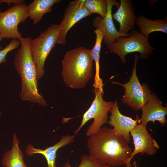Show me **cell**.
I'll return each mask as SVG.
<instances>
[{
	"label": "cell",
	"instance_id": "6da1fadb",
	"mask_svg": "<svg viewBox=\"0 0 167 167\" xmlns=\"http://www.w3.org/2000/svg\"><path fill=\"white\" fill-rule=\"evenodd\" d=\"M89 137L87 145L89 156L100 165L132 167L130 159L132 149L113 129L103 127Z\"/></svg>",
	"mask_w": 167,
	"mask_h": 167
},
{
	"label": "cell",
	"instance_id": "7a4b0ae2",
	"mask_svg": "<svg viewBox=\"0 0 167 167\" xmlns=\"http://www.w3.org/2000/svg\"><path fill=\"white\" fill-rule=\"evenodd\" d=\"M31 39L22 37L19 39L20 46L15 56L14 64L21 81L19 96L24 101L45 106L46 101L38 89L36 70L30 50Z\"/></svg>",
	"mask_w": 167,
	"mask_h": 167
},
{
	"label": "cell",
	"instance_id": "3957f363",
	"mask_svg": "<svg viewBox=\"0 0 167 167\" xmlns=\"http://www.w3.org/2000/svg\"><path fill=\"white\" fill-rule=\"evenodd\" d=\"M93 60L91 50L83 46L70 50L62 61V75L71 89L84 88L92 77Z\"/></svg>",
	"mask_w": 167,
	"mask_h": 167
},
{
	"label": "cell",
	"instance_id": "277c9868",
	"mask_svg": "<svg viewBox=\"0 0 167 167\" xmlns=\"http://www.w3.org/2000/svg\"><path fill=\"white\" fill-rule=\"evenodd\" d=\"M128 37L120 36L114 43L107 45L109 52L117 54L122 62L126 64L125 56L134 52L140 53V58L147 59L149 55L153 54L156 49L149 42V35L145 36L135 29L130 32Z\"/></svg>",
	"mask_w": 167,
	"mask_h": 167
},
{
	"label": "cell",
	"instance_id": "5b68a950",
	"mask_svg": "<svg viewBox=\"0 0 167 167\" xmlns=\"http://www.w3.org/2000/svg\"><path fill=\"white\" fill-rule=\"evenodd\" d=\"M58 36V25L53 24L37 37L30 41L32 57L35 65L38 80L45 73V60L56 43Z\"/></svg>",
	"mask_w": 167,
	"mask_h": 167
},
{
	"label": "cell",
	"instance_id": "8992f818",
	"mask_svg": "<svg viewBox=\"0 0 167 167\" xmlns=\"http://www.w3.org/2000/svg\"><path fill=\"white\" fill-rule=\"evenodd\" d=\"M139 58L138 55H134V66L128 82L123 84L112 82V84H118L125 88V94L122 99V102L135 111L140 110L146 104L152 94L147 84H141L138 78L136 67Z\"/></svg>",
	"mask_w": 167,
	"mask_h": 167
},
{
	"label": "cell",
	"instance_id": "52a82bcc",
	"mask_svg": "<svg viewBox=\"0 0 167 167\" xmlns=\"http://www.w3.org/2000/svg\"><path fill=\"white\" fill-rule=\"evenodd\" d=\"M92 92L95 95L94 99L84 114L80 125L75 131V134L91 119L93 118L94 121L87 130L86 135L88 137L96 133L103 125L108 122V114L112 109L113 102L105 101L103 98V94L97 88H94Z\"/></svg>",
	"mask_w": 167,
	"mask_h": 167
},
{
	"label": "cell",
	"instance_id": "ba28073f",
	"mask_svg": "<svg viewBox=\"0 0 167 167\" xmlns=\"http://www.w3.org/2000/svg\"><path fill=\"white\" fill-rule=\"evenodd\" d=\"M28 17V6L25 4L14 5L5 11H0V33L3 38L19 40L22 37L18 25Z\"/></svg>",
	"mask_w": 167,
	"mask_h": 167
},
{
	"label": "cell",
	"instance_id": "9c48e42d",
	"mask_svg": "<svg viewBox=\"0 0 167 167\" xmlns=\"http://www.w3.org/2000/svg\"><path fill=\"white\" fill-rule=\"evenodd\" d=\"M84 2L85 0H75L68 4L62 19L58 25L57 43L65 44L66 35L69 30L79 20L92 14L86 7Z\"/></svg>",
	"mask_w": 167,
	"mask_h": 167
},
{
	"label": "cell",
	"instance_id": "30bf717a",
	"mask_svg": "<svg viewBox=\"0 0 167 167\" xmlns=\"http://www.w3.org/2000/svg\"><path fill=\"white\" fill-rule=\"evenodd\" d=\"M134 145V151L131 153L130 160L138 153L149 156L154 155L160 149L156 141L148 133L146 126L141 123L137 125L130 132Z\"/></svg>",
	"mask_w": 167,
	"mask_h": 167
},
{
	"label": "cell",
	"instance_id": "8fae6325",
	"mask_svg": "<svg viewBox=\"0 0 167 167\" xmlns=\"http://www.w3.org/2000/svg\"><path fill=\"white\" fill-rule=\"evenodd\" d=\"M107 11L105 17L103 18L100 15L95 17L92 21L93 26L99 29L103 35V41L106 45L115 42L121 36L128 37L119 33L115 27L112 16L113 6L118 8L120 2L116 0H106Z\"/></svg>",
	"mask_w": 167,
	"mask_h": 167
},
{
	"label": "cell",
	"instance_id": "7c38bea8",
	"mask_svg": "<svg viewBox=\"0 0 167 167\" xmlns=\"http://www.w3.org/2000/svg\"><path fill=\"white\" fill-rule=\"evenodd\" d=\"M141 109L142 111V117L138 120L139 123L146 126L149 122L152 121L154 123L155 121H158L161 126L166 125L167 106H163L162 103L154 93L152 94L148 102Z\"/></svg>",
	"mask_w": 167,
	"mask_h": 167
},
{
	"label": "cell",
	"instance_id": "4fadbf2b",
	"mask_svg": "<svg viewBox=\"0 0 167 167\" xmlns=\"http://www.w3.org/2000/svg\"><path fill=\"white\" fill-rule=\"evenodd\" d=\"M111 115L108 123L118 135L122 136L129 143L131 140L130 132L138 124L139 117L133 120L131 118L125 116L120 112L118 109L117 100L114 102L111 109Z\"/></svg>",
	"mask_w": 167,
	"mask_h": 167
},
{
	"label": "cell",
	"instance_id": "5bb4252c",
	"mask_svg": "<svg viewBox=\"0 0 167 167\" xmlns=\"http://www.w3.org/2000/svg\"><path fill=\"white\" fill-rule=\"evenodd\" d=\"M119 6L117 11L112 14L114 19L120 24L118 32L130 36L128 32L134 28L137 17L131 0H120Z\"/></svg>",
	"mask_w": 167,
	"mask_h": 167
},
{
	"label": "cell",
	"instance_id": "9a60e30c",
	"mask_svg": "<svg viewBox=\"0 0 167 167\" xmlns=\"http://www.w3.org/2000/svg\"><path fill=\"white\" fill-rule=\"evenodd\" d=\"M75 136V135H70L62 136L58 142L43 149L35 148L32 144H29L26 148V152L28 156L36 154H41L46 160L48 167H56L55 160L57 152L61 148L73 142Z\"/></svg>",
	"mask_w": 167,
	"mask_h": 167
},
{
	"label": "cell",
	"instance_id": "2e32d148",
	"mask_svg": "<svg viewBox=\"0 0 167 167\" xmlns=\"http://www.w3.org/2000/svg\"><path fill=\"white\" fill-rule=\"evenodd\" d=\"M135 24L140 29L139 32L145 36L155 32L167 33V16L162 19H150L144 15L137 18Z\"/></svg>",
	"mask_w": 167,
	"mask_h": 167
},
{
	"label": "cell",
	"instance_id": "e0dca14e",
	"mask_svg": "<svg viewBox=\"0 0 167 167\" xmlns=\"http://www.w3.org/2000/svg\"><path fill=\"white\" fill-rule=\"evenodd\" d=\"M20 141L14 132L11 149L6 152L2 160V165L5 167H28L24 162V155L19 149Z\"/></svg>",
	"mask_w": 167,
	"mask_h": 167
},
{
	"label": "cell",
	"instance_id": "ac0fdd59",
	"mask_svg": "<svg viewBox=\"0 0 167 167\" xmlns=\"http://www.w3.org/2000/svg\"><path fill=\"white\" fill-rule=\"evenodd\" d=\"M60 0H35L28 6V17L36 24L41 19L43 15L50 12L54 5Z\"/></svg>",
	"mask_w": 167,
	"mask_h": 167
},
{
	"label": "cell",
	"instance_id": "d6986e66",
	"mask_svg": "<svg viewBox=\"0 0 167 167\" xmlns=\"http://www.w3.org/2000/svg\"><path fill=\"white\" fill-rule=\"evenodd\" d=\"M96 36L95 44L91 51L92 57L95 64L96 72L93 86L94 88L98 89L101 93L104 94L103 80L100 77L99 59L101 43L103 38L102 33L99 29L94 30Z\"/></svg>",
	"mask_w": 167,
	"mask_h": 167
},
{
	"label": "cell",
	"instance_id": "ffe728a7",
	"mask_svg": "<svg viewBox=\"0 0 167 167\" xmlns=\"http://www.w3.org/2000/svg\"><path fill=\"white\" fill-rule=\"evenodd\" d=\"M84 4L92 14L96 13L103 18L107 11L106 0H85Z\"/></svg>",
	"mask_w": 167,
	"mask_h": 167
},
{
	"label": "cell",
	"instance_id": "44dd1931",
	"mask_svg": "<svg viewBox=\"0 0 167 167\" xmlns=\"http://www.w3.org/2000/svg\"><path fill=\"white\" fill-rule=\"evenodd\" d=\"M20 44L19 40H12L4 48L0 50V64L6 61V57L10 51L17 48Z\"/></svg>",
	"mask_w": 167,
	"mask_h": 167
},
{
	"label": "cell",
	"instance_id": "7402d4cb",
	"mask_svg": "<svg viewBox=\"0 0 167 167\" xmlns=\"http://www.w3.org/2000/svg\"><path fill=\"white\" fill-rule=\"evenodd\" d=\"M81 162L78 167H101L99 164L92 157L84 154L80 157ZM62 167H71L68 161Z\"/></svg>",
	"mask_w": 167,
	"mask_h": 167
},
{
	"label": "cell",
	"instance_id": "603a6c76",
	"mask_svg": "<svg viewBox=\"0 0 167 167\" xmlns=\"http://www.w3.org/2000/svg\"><path fill=\"white\" fill-rule=\"evenodd\" d=\"M3 3H7L9 5L12 3L14 5L25 4V1L23 0H0V4Z\"/></svg>",
	"mask_w": 167,
	"mask_h": 167
},
{
	"label": "cell",
	"instance_id": "cb8c5ba5",
	"mask_svg": "<svg viewBox=\"0 0 167 167\" xmlns=\"http://www.w3.org/2000/svg\"><path fill=\"white\" fill-rule=\"evenodd\" d=\"M3 38V37L2 36L1 34L0 33V42L1 41H2ZM2 49V47L0 45V50H1Z\"/></svg>",
	"mask_w": 167,
	"mask_h": 167
},
{
	"label": "cell",
	"instance_id": "d4e9b609",
	"mask_svg": "<svg viewBox=\"0 0 167 167\" xmlns=\"http://www.w3.org/2000/svg\"><path fill=\"white\" fill-rule=\"evenodd\" d=\"M101 167H112L109 166H107V165H101ZM133 167H139L137 166L136 165H135Z\"/></svg>",
	"mask_w": 167,
	"mask_h": 167
},
{
	"label": "cell",
	"instance_id": "484cf974",
	"mask_svg": "<svg viewBox=\"0 0 167 167\" xmlns=\"http://www.w3.org/2000/svg\"><path fill=\"white\" fill-rule=\"evenodd\" d=\"M2 114V113L0 111V115H1Z\"/></svg>",
	"mask_w": 167,
	"mask_h": 167
}]
</instances>
